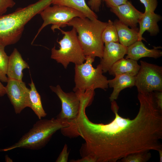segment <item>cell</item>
I'll return each instance as SVG.
<instances>
[{
  "label": "cell",
  "instance_id": "f1b7e54d",
  "mask_svg": "<svg viewBox=\"0 0 162 162\" xmlns=\"http://www.w3.org/2000/svg\"><path fill=\"white\" fill-rule=\"evenodd\" d=\"M71 161V162H96V161L94 158L89 156H83L81 159Z\"/></svg>",
  "mask_w": 162,
  "mask_h": 162
},
{
  "label": "cell",
  "instance_id": "8992f818",
  "mask_svg": "<svg viewBox=\"0 0 162 162\" xmlns=\"http://www.w3.org/2000/svg\"><path fill=\"white\" fill-rule=\"evenodd\" d=\"M40 14L44 21L33 42L42 30L49 25L52 24L51 28L54 31L55 29L66 26L67 23L74 17H86L82 13L76 9L58 5H53L52 6H49Z\"/></svg>",
  "mask_w": 162,
  "mask_h": 162
},
{
  "label": "cell",
  "instance_id": "8fae6325",
  "mask_svg": "<svg viewBox=\"0 0 162 162\" xmlns=\"http://www.w3.org/2000/svg\"><path fill=\"white\" fill-rule=\"evenodd\" d=\"M110 10L121 22L133 28H137V24L143 14L128 1L125 4L110 8Z\"/></svg>",
  "mask_w": 162,
  "mask_h": 162
},
{
  "label": "cell",
  "instance_id": "9c48e42d",
  "mask_svg": "<svg viewBox=\"0 0 162 162\" xmlns=\"http://www.w3.org/2000/svg\"><path fill=\"white\" fill-rule=\"evenodd\" d=\"M5 87L6 94L14 108L16 114H19L25 108L30 107L29 92L22 81L8 78Z\"/></svg>",
  "mask_w": 162,
  "mask_h": 162
},
{
  "label": "cell",
  "instance_id": "277c9868",
  "mask_svg": "<svg viewBox=\"0 0 162 162\" xmlns=\"http://www.w3.org/2000/svg\"><path fill=\"white\" fill-rule=\"evenodd\" d=\"M86 57L85 62L75 65L74 92L80 94L89 90L107 89L109 86L108 80L103 74L101 65L99 64L95 68L92 66L95 58L88 56Z\"/></svg>",
  "mask_w": 162,
  "mask_h": 162
},
{
  "label": "cell",
  "instance_id": "ba28073f",
  "mask_svg": "<svg viewBox=\"0 0 162 162\" xmlns=\"http://www.w3.org/2000/svg\"><path fill=\"white\" fill-rule=\"evenodd\" d=\"M50 87L56 94L61 102L62 110L56 118L69 124L78 116L80 105L79 97L75 92H64L59 85Z\"/></svg>",
  "mask_w": 162,
  "mask_h": 162
},
{
  "label": "cell",
  "instance_id": "4dcf8cb0",
  "mask_svg": "<svg viewBox=\"0 0 162 162\" xmlns=\"http://www.w3.org/2000/svg\"><path fill=\"white\" fill-rule=\"evenodd\" d=\"M158 152H159L160 158V162H162V149H159Z\"/></svg>",
  "mask_w": 162,
  "mask_h": 162
},
{
  "label": "cell",
  "instance_id": "f546056e",
  "mask_svg": "<svg viewBox=\"0 0 162 162\" xmlns=\"http://www.w3.org/2000/svg\"><path fill=\"white\" fill-rule=\"evenodd\" d=\"M6 94L5 87L0 82V97L4 96Z\"/></svg>",
  "mask_w": 162,
  "mask_h": 162
},
{
  "label": "cell",
  "instance_id": "ffe728a7",
  "mask_svg": "<svg viewBox=\"0 0 162 162\" xmlns=\"http://www.w3.org/2000/svg\"><path fill=\"white\" fill-rule=\"evenodd\" d=\"M102 38L104 43L113 42L119 43L117 31L113 22L109 20L103 32Z\"/></svg>",
  "mask_w": 162,
  "mask_h": 162
},
{
  "label": "cell",
  "instance_id": "7a4b0ae2",
  "mask_svg": "<svg viewBox=\"0 0 162 162\" xmlns=\"http://www.w3.org/2000/svg\"><path fill=\"white\" fill-rule=\"evenodd\" d=\"M107 22L87 17H75L67 23V26L74 27L78 38L86 56L102 58L104 43L102 38L103 32Z\"/></svg>",
  "mask_w": 162,
  "mask_h": 162
},
{
  "label": "cell",
  "instance_id": "4316f807",
  "mask_svg": "<svg viewBox=\"0 0 162 162\" xmlns=\"http://www.w3.org/2000/svg\"><path fill=\"white\" fill-rule=\"evenodd\" d=\"M107 6L110 8L117 7L126 3L128 0H103Z\"/></svg>",
  "mask_w": 162,
  "mask_h": 162
},
{
  "label": "cell",
  "instance_id": "5b68a950",
  "mask_svg": "<svg viewBox=\"0 0 162 162\" xmlns=\"http://www.w3.org/2000/svg\"><path fill=\"white\" fill-rule=\"evenodd\" d=\"M58 29L64 36L59 41H57L60 45L59 49H56L55 45L52 49L51 58L62 64L65 69L70 62L75 64L84 62L86 56L78 38L76 29L73 27L68 31H64L60 28Z\"/></svg>",
  "mask_w": 162,
  "mask_h": 162
},
{
  "label": "cell",
  "instance_id": "9a60e30c",
  "mask_svg": "<svg viewBox=\"0 0 162 162\" xmlns=\"http://www.w3.org/2000/svg\"><path fill=\"white\" fill-rule=\"evenodd\" d=\"M113 79L108 80V86L113 88L109 99L111 102L116 100L123 89L135 86V76L124 74L116 75Z\"/></svg>",
  "mask_w": 162,
  "mask_h": 162
},
{
  "label": "cell",
  "instance_id": "3957f363",
  "mask_svg": "<svg viewBox=\"0 0 162 162\" xmlns=\"http://www.w3.org/2000/svg\"><path fill=\"white\" fill-rule=\"evenodd\" d=\"M69 125L68 124L56 118L50 119H40L17 142L0 151H7L17 148L32 150L40 149L47 144L57 131Z\"/></svg>",
  "mask_w": 162,
  "mask_h": 162
},
{
  "label": "cell",
  "instance_id": "e0dca14e",
  "mask_svg": "<svg viewBox=\"0 0 162 162\" xmlns=\"http://www.w3.org/2000/svg\"><path fill=\"white\" fill-rule=\"evenodd\" d=\"M118 35L119 42L122 45L128 47L138 40V28H129L128 26L116 20L113 22Z\"/></svg>",
  "mask_w": 162,
  "mask_h": 162
},
{
  "label": "cell",
  "instance_id": "6da1fadb",
  "mask_svg": "<svg viewBox=\"0 0 162 162\" xmlns=\"http://www.w3.org/2000/svg\"><path fill=\"white\" fill-rule=\"evenodd\" d=\"M137 98L140 108L132 119L120 116L117 103L111 101L115 117L106 124L90 121L86 105L80 104L69 130L72 137L80 136L85 141L82 157L91 156L96 162H116L135 153L162 149V111L157 108L152 92L138 93Z\"/></svg>",
  "mask_w": 162,
  "mask_h": 162
},
{
  "label": "cell",
  "instance_id": "1f68e13d",
  "mask_svg": "<svg viewBox=\"0 0 162 162\" xmlns=\"http://www.w3.org/2000/svg\"><path fill=\"white\" fill-rule=\"evenodd\" d=\"M5 160L7 162H12V160L8 156H5Z\"/></svg>",
  "mask_w": 162,
  "mask_h": 162
},
{
  "label": "cell",
  "instance_id": "7402d4cb",
  "mask_svg": "<svg viewBox=\"0 0 162 162\" xmlns=\"http://www.w3.org/2000/svg\"><path fill=\"white\" fill-rule=\"evenodd\" d=\"M149 151L141 152L130 154L121 160L122 162H146L151 157Z\"/></svg>",
  "mask_w": 162,
  "mask_h": 162
},
{
  "label": "cell",
  "instance_id": "83f0119b",
  "mask_svg": "<svg viewBox=\"0 0 162 162\" xmlns=\"http://www.w3.org/2000/svg\"><path fill=\"white\" fill-rule=\"evenodd\" d=\"M156 91L154 93L155 101L157 108L162 111V92Z\"/></svg>",
  "mask_w": 162,
  "mask_h": 162
},
{
  "label": "cell",
  "instance_id": "cb8c5ba5",
  "mask_svg": "<svg viewBox=\"0 0 162 162\" xmlns=\"http://www.w3.org/2000/svg\"><path fill=\"white\" fill-rule=\"evenodd\" d=\"M15 4L13 0H0V16L7 12L8 8L13 7Z\"/></svg>",
  "mask_w": 162,
  "mask_h": 162
},
{
  "label": "cell",
  "instance_id": "44dd1931",
  "mask_svg": "<svg viewBox=\"0 0 162 162\" xmlns=\"http://www.w3.org/2000/svg\"><path fill=\"white\" fill-rule=\"evenodd\" d=\"M5 47L0 43V80L7 82L8 78L6 75L9 56L5 52Z\"/></svg>",
  "mask_w": 162,
  "mask_h": 162
},
{
  "label": "cell",
  "instance_id": "30bf717a",
  "mask_svg": "<svg viewBox=\"0 0 162 162\" xmlns=\"http://www.w3.org/2000/svg\"><path fill=\"white\" fill-rule=\"evenodd\" d=\"M127 47L119 43H105L103 56L100 63L103 72L108 71L116 62L123 58L127 54Z\"/></svg>",
  "mask_w": 162,
  "mask_h": 162
},
{
  "label": "cell",
  "instance_id": "2e32d148",
  "mask_svg": "<svg viewBox=\"0 0 162 162\" xmlns=\"http://www.w3.org/2000/svg\"><path fill=\"white\" fill-rule=\"evenodd\" d=\"M140 65L136 61L130 58H123L116 62L108 71L110 75H116L128 74L135 76L138 73Z\"/></svg>",
  "mask_w": 162,
  "mask_h": 162
},
{
  "label": "cell",
  "instance_id": "7c38bea8",
  "mask_svg": "<svg viewBox=\"0 0 162 162\" xmlns=\"http://www.w3.org/2000/svg\"><path fill=\"white\" fill-rule=\"evenodd\" d=\"M158 47L152 49L147 48L141 41L137 40L127 47L125 58L137 61L143 57H151L157 58L162 56V52L158 49Z\"/></svg>",
  "mask_w": 162,
  "mask_h": 162
},
{
  "label": "cell",
  "instance_id": "4fadbf2b",
  "mask_svg": "<svg viewBox=\"0 0 162 162\" xmlns=\"http://www.w3.org/2000/svg\"><path fill=\"white\" fill-rule=\"evenodd\" d=\"M162 19L160 15L154 12H144L138 23V40H145L142 37L144 33L147 31L151 36L156 35L159 32L158 22Z\"/></svg>",
  "mask_w": 162,
  "mask_h": 162
},
{
  "label": "cell",
  "instance_id": "603a6c76",
  "mask_svg": "<svg viewBox=\"0 0 162 162\" xmlns=\"http://www.w3.org/2000/svg\"><path fill=\"white\" fill-rule=\"evenodd\" d=\"M139 0L145 6V12H154L158 5L157 0Z\"/></svg>",
  "mask_w": 162,
  "mask_h": 162
},
{
  "label": "cell",
  "instance_id": "5bb4252c",
  "mask_svg": "<svg viewBox=\"0 0 162 162\" xmlns=\"http://www.w3.org/2000/svg\"><path fill=\"white\" fill-rule=\"evenodd\" d=\"M29 68L28 64L23 60L17 49H14L9 56L7 72L8 78L22 81L23 70Z\"/></svg>",
  "mask_w": 162,
  "mask_h": 162
},
{
  "label": "cell",
  "instance_id": "484cf974",
  "mask_svg": "<svg viewBox=\"0 0 162 162\" xmlns=\"http://www.w3.org/2000/svg\"><path fill=\"white\" fill-rule=\"evenodd\" d=\"M103 0H89L88 2V6L93 11L98 12Z\"/></svg>",
  "mask_w": 162,
  "mask_h": 162
},
{
  "label": "cell",
  "instance_id": "d6986e66",
  "mask_svg": "<svg viewBox=\"0 0 162 162\" xmlns=\"http://www.w3.org/2000/svg\"><path fill=\"white\" fill-rule=\"evenodd\" d=\"M31 82L28 84L30 87L29 92L30 108L33 111L39 119L45 117L46 113L43 109L40 96L37 91L31 79Z\"/></svg>",
  "mask_w": 162,
  "mask_h": 162
},
{
  "label": "cell",
  "instance_id": "d4e9b609",
  "mask_svg": "<svg viewBox=\"0 0 162 162\" xmlns=\"http://www.w3.org/2000/svg\"><path fill=\"white\" fill-rule=\"evenodd\" d=\"M69 152L68 150V146L65 144L62 150L56 160L57 162H67L68 161Z\"/></svg>",
  "mask_w": 162,
  "mask_h": 162
},
{
  "label": "cell",
  "instance_id": "52a82bcc",
  "mask_svg": "<svg viewBox=\"0 0 162 162\" xmlns=\"http://www.w3.org/2000/svg\"><path fill=\"white\" fill-rule=\"evenodd\" d=\"M140 68L135 76V86L138 92H162V67L140 61Z\"/></svg>",
  "mask_w": 162,
  "mask_h": 162
},
{
  "label": "cell",
  "instance_id": "ac0fdd59",
  "mask_svg": "<svg viewBox=\"0 0 162 162\" xmlns=\"http://www.w3.org/2000/svg\"><path fill=\"white\" fill-rule=\"evenodd\" d=\"M52 4L70 7L80 12L91 20L98 19V16L86 4L85 0H52Z\"/></svg>",
  "mask_w": 162,
  "mask_h": 162
}]
</instances>
